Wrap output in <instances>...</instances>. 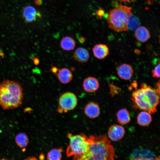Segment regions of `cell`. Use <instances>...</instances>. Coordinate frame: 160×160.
<instances>
[{
	"mask_svg": "<svg viewBox=\"0 0 160 160\" xmlns=\"http://www.w3.org/2000/svg\"><path fill=\"white\" fill-rule=\"evenodd\" d=\"M88 137L89 145L87 152L74 156L73 160H113L114 149L105 135H91Z\"/></svg>",
	"mask_w": 160,
	"mask_h": 160,
	"instance_id": "6da1fadb",
	"label": "cell"
},
{
	"mask_svg": "<svg viewBox=\"0 0 160 160\" xmlns=\"http://www.w3.org/2000/svg\"><path fill=\"white\" fill-rule=\"evenodd\" d=\"M159 95L155 89L142 83L140 88L135 89L132 93L133 106L151 114H153L157 111L159 102Z\"/></svg>",
	"mask_w": 160,
	"mask_h": 160,
	"instance_id": "7a4b0ae2",
	"label": "cell"
},
{
	"mask_svg": "<svg viewBox=\"0 0 160 160\" xmlns=\"http://www.w3.org/2000/svg\"><path fill=\"white\" fill-rule=\"evenodd\" d=\"M23 98V89L19 83L5 80L0 84V105L4 109L17 107L21 104Z\"/></svg>",
	"mask_w": 160,
	"mask_h": 160,
	"instance_id": "3957f363",
	"label": "cell"
},
{
	"mask_svg": "<svg viewBox=\"0 0 160 160\" xmlns=\"http://www.w3.org/2000/svg\"><path fill=\"white\" fill-rule=\"evenodd\" d=\"M131 7L120 4L109 11L107 23L110 28L117 32L128 30V23L133 15Z\"/></svg>",
	"mask_w": 160,
	"mask_h": 160,
	"instance_id": "277c9868",
	"label": "cell"
},
{
	"mask_svg": "<svg viewBox=\"0 0 160 160\" xmlns=\"http://www.w3.org/2000/svg\"><path fill=\"white\" fill-rule=\"evenodd\" d=\"M67 136L69 140L66 152L68 157L81 155L87 152L89 145V137L84 134L73 135L70 133Z\"/></svg>",
	"mask_w": 160,
	"mask_h": 160,
	"instance_id": "5b68a950",
	"label": "cell"
},
{
	"mask_svg": "<svg viewBox=\"0 0 160 160\" xmlns=\"http://www.w3.org/2000/svg\"><path fill=\"white\" fill-rule=\"evenodd\" d=\"M59 107L57 109L60 113H66L74 109L77 106L78 100L76 95L70 92L62 95L59 99Z\"/></svg>",
	"mask_w": 160,
	"mask_h": 160,
	"instance_id": "8992f818",
	"label": "cell"
},
{
	"mask_svg": "<svg viewBox=\"0 0 160 160\" xmlns=\"http://www.w3.org/2000/svg\"><path fill=\"white\" fill-rule=\"evenodd\" d=\"M125 133L124 127L120 125L113 124L108 129V135L112 141H116L122 139Z\"/></svg>",
	"mask_w": 160,
	"mask_h": 160,
	"instance_id": "52a82bcc",
	"label": "cell"
},
{
	"mask_svg": "<svg viewBox=\"0 0 160 160\" xmlns=\"http://www.w3.org/2000/svg\"><path fill=\"white\" fill-rule=\"evenodd\" d=\"M134 71L132 67L126 63L121 65L117 70V74L119 76L124 80H128L132 77Z\"/></svg>",
	"mask_w": 160,
	"mask_h": 160,
	"instance_id": "ba28073f",
	"label": "cell"
},
{
	"mask_svg": "<svg viewBox=\"0 0 160 160\" xmlns=\"http://www.w3.org/2000/svg\"><path fill=\"white\" fill-rule=\"evenodd\" d=\"M99 86L98 80L93 77H88L85 79L83 82V87L88 92L92 93L95 92L98 89Z\"/></svg>",
	"mask_w": 160,
	"mask_h": 160,
	"instance_id": "9c48e42d",
	"label": "cell"
},
{
	"mask_svg": "<svg viewBox=\"0 0 160 160\" xmlns=\"http://www.w3.org/2000/svg\"><path fill=\"white\" fill-rule=\"evenodd\" d=\"M84 113L88 118L95 119L99 116L100 113V108L97 104L93 102H90L85 106Z\"/></svg>",
	"mask_w": 160,
	"mask_h": 160,
	"instance_id": "30bf717a",
	"label": "cell"
},
{
	"mask_svg": "<svg viewBox=\"0 0 160 160\" xmlns=\"http://www.w3.org/2000/svg\"><path fill=\"white\" fill-rule=\"evenodd\" d=\"M94 56L98 59H104L109 55V49L105 44H99L95 45L92 49Z\"/></svg>",
	"mask_w": 160,
	"mask_h": 160,
	"instance_id": "8fae6325",
	"label": "cell"
},
{
	"mask_svg": "<svg viewBox=\"0 0 160 160\" xmlns=\"http://www.w3.org/2000/svg\"><path fill=\"white\" fill-rule=\"evenodd\" d=\"M37 11L33 7L28 6L23 8L22 17L25 23H29L35 21L37 18Z\"/></svg>",
	"mask_w": 160,
	"mask_h": 160,
	"instance_id": "7c38bea8",
	"label": "cell"
},
{
	"mask_svg": "<svg viewBox=\"0 0 160 160\" xmlns=\"http://www.w3.org/2000/svg\"><path fill=\"white\" fill-rule=\"evenodd\" d=\"M73 56L77 61L83 63L88 61L90 55L87 49L83 47H79L75 51Z\"/></svg>",
	"mask_w": 160,
	"mask_h": 160,
	"instance_id": "4fadbf2b",
	"label": "cell"
},
{
	"mask_svg": "<svg viewBox=\"0 0 160 160\" xmlns=\"http://www.w3.org/2000/svg\"><path fill=\"white\" fill-rule=\"evenodd\" d=\"M135 35L136 39L142 43L146 42L150 36L149 30L143 26H139L136 29Z\"/></svg>",
	"mask_w": 160,
	"mask_h": 160,
	"instance_id": "5bb4252c",
	"label": "cell"
},
{
	"mask_svg": "<svg viewBox=\"0 0 160 160\" xmlns=\"http://www.w3.org/2000/svg\"><path fill=\"white\" fill-rule=\"evenodd\" d=\"M57 77L60 82L63 84H66L72 80L73 74L69 69L64 68L59 71L57 74Z\"/></svg>",
	"mask_w": 160,
	"mask_h": 160,
	"instance_id": "9a60e30c",
	"label": "cell"
},
{
	"mask_svg": "<svg viewBox=\"0 0 160 160\" xmlns=\"http://www.w3.org/2000/svg\"><path fill=\"white\" fill-rule=\"evenodd\" d=\"M137 157L150 159L154 160H156L157 158L151 151L146 149L134 150L131 154V159Z\"/></svg>",
	"mask_w": 160,
	"mask_h": 160,
	"instance_id": "2e32d148",
	"label": "cell"
},
{
	"mask_svg": "<svg viewBox=\"0 0 160 160\" xmlns=\"http://www.w3.org/2000/svg\"><path fill=\"white\" fill-rule=\"evenodd\" d=\"M137 124L140 126H146L148 125L152 121L151 114L149 113L143 111L138 115L137 119Z\"/></svg>",
	"mask_w": 160,
	"mask_h": 160,
	"instance_id": "e0dca14e",
	"label": "cell"
},
{
	"mask_svg": "<svg viewBox=\"0 0 160 160\" xmlns=\"http://www.w3.org/2000/svg\"><path fill=\"white\" fill-rule=\"evenodd\" d=\"M60 45L63 49L66 51H71L73 50L75 47L76 42L72 37L65 36L61 39Z\"/></svg>",
	"mask_w": 160,
	"mask_h": 160,
	"instance_id": "ac0fdd59",
	"label": "cell"
},
{
	"mask_svg": "<svg viewBox=\"0 0 160 160\" xmlns=\"http://www.w3.org/2000/svg\"><path fill=\"white\" fill-rule=\"evenodd\" d=\"M118 121L122 125H125L130 121L131 118L128 111L123 108L119 110L116 114Z\"/></svg>",
	"mask_w": 160,
	"mask_h": 160,
	"instance_id": "d6986e66",
	"label": "cell"
},
{
	"mask_svg": "<svg viewBox=\"0 0 160 160\" xmlns=\"http://www.w3.org/2000/svg\"><path fill=\"white\" fill-rule=\"evenodd\" d=\"M28 140L27 135L23 133H18L15 137V141L16 144L21 148H25L27 146Z\"/></svg>",
	"mask_w": 160,
	"mask_h": 160,
	"instance_id": "ffe728a7",
	"label": "cell"
},
{
	"mask_svg": "<svg viewBox=\"0 0 160 160\" xmlns=\"http://www.w3.org/2000/svg\"><path fill=\"white\" fill-rule=\"evenodd\" d=\"M62 149L54 148L51 150L47 153V160H61Z\"/></svg>",
	"mask_w": 160,
	"mask_h": 160,
	"instance_id": "44dd1931",
	"label": "cell"
},
{
	"mask_svg": "<svg viewBox=\"0 0 160 160\" xmlns=\"http://www.w3.org/2000/svg\"><path fill=\"white\" fill-rule=\"evenodd\" d=\"M140 24L139 19L133 15L130 17L128 23V29L133 30L138 27Z\"/></svg>",
	"mask_w": 160,
	"mask_h": 160,
	"instance_id": "7402d4cb",
	"label": "cell"
},
{
	"mask_svg": "<svg viewBox=\"0 0 160 160\" xmlns=\"http://www.w3.org/2000/svg\"><path fill=\"white\" fill-rule=\"evenodd\" d=\"M160 60H159L158 64L155 66L152 71V75L153 77L157 78L160 77Z\"/></svg>",
	"mask_w": 160,
	"mask_h": 160,
	"instance_id": "603a6c76",
	"label": "cell"
},
{
	"mask_svg": "<svg viewBox=\"0 0 160 160\" xmlns=\"http://www.w3.org/2000/svg\"><path fill=\"white\" fill-rule=\"evenodd\" d=\"M105 10L102 8L98 9L96 12V15L100 18H101L104 16Z\"/></svg>",
	"mask_w": 160,
	"mask_h": 160,
	"instance_id": "cb8c5ba5",
	"label": "cell"
},
{
	"mask_svg": "<svg viewBox=\"0 0 160 160\" xmlns=\"http://www.w3.org/2000/svg\"><path fill=\"white\" fill-rule=\"evenodd\" d=\"M160 80H159L156 84L155 89L157 92L160 94Z\"/></svg>",
	"mask_w": 160,
	"mask_h": 160,
	"instance_id": "d4e9b609",
	"label": "cell"
},
{
	"mask_svg": "<svg viewBox=\"0 0 160 160\" xmlns=\"http://www.w3.org/2000/svg\"><path fill=\"white\" fill-rule=\"evenodd\" d=\"M116 1H117L120 2H127L128 3H131L132 2H134L135 0H113Z\"/></svg>",
	"mask_w": 160,
	"mask_h": 160,
	"instance_id": "484cf974",
	"label": "cell"
},
{
	"mask_svg": "<svg viewBox=\"0 0 160 160\" xmlns=\"http://www.w3.org/2000/svg\"><path fill=\"white\" fill-rule=\"evenodd\" d=\"M130 160H153V159H150L142 158L137 157V158H131L130 159Z\"/></svg>",
	"mask_w": 160,
	"mask_h": 160,
	"instance_id": "4316f807",
	"label": "cell"
},
{
	"mask_svg": "<svg viewBox=\"0 0 160 160\" xmlns=\"http://www.w3.org/2000/svg\"><path fill=\"white\" fill-rule=\"evenodd\" d=\"M23 160H38L35 157L31 156L27 157Z\"/></svg>",
	"mask_w": 160,
	"mask_h": 160,
	"instance_id": "83f0119b",
	"label": "cell"
},
{
	"mask_svg": "<svg viewBox=\"0 0 160 160\" xmlns=\"http://www.w3.org/2000/svg\"><path fill=\"white\" fill-rule=\"evenodd\" d=\"M34 2L35 4L38 6L41 5L42 3V0H35Z\"/></svg>",
	"mask_w": 160,
	"mask_h": 160,
	"instance_id": "f1b7e54d",
	"label": "cell"
},
{
	"mask_svg": "<svg viewBox=\"0 0 160 160\" xmlns=\"http://www.w3.org/2000/svg\"><path fill=\"white\" fill-rule=\"evenodd\" d=\"M33 61L34 62V63L36 65L38 64L39 62V59L35 57H34L33 59Z\"/></svg>",
	"mask_w": 160,
	"mask_h": 160,
	"instance_id": "f546056e",
	"label": "cell"
},
{
	"mask_svg": "<svg viewBox=\"0 0 160 160\" xmlns=\"http://www.w3.org/2000/svg\"><path fill=\"white\" fill-rule=\"evenodd\" d=\"M85 41L84 38L83 37H81L80 39V41L81 42H83Z\"/></svg>",
	"mask_w": 160,
	"mask_h": 160,
	"instance_id": "4dcf8cb0",
	"label": "cell"
},
{
	"mask_svg": "<svg viewBox=\"0 0 160 160\" xmlns=\"http://www.w3.org/2000/svg\"><path fill=\"white\" fill-rule=\"evenodd\" d=\"M0 160H12V159H0Z\"/></svg>",
	"mask_w": 160,
	"mask_h": 160,
	"instance_id": "1f68e13d",
	"label": "cell"
},
{
	"mask_svg": "<svg viewBox=\"0 0 160 160\" xmlns=\"http://www.w3.org/2000/svg\"><path fill=\"white\" fill-rule=\"evenodd\" d=\"M156 160H160V157L159 156L157 158Z\"/></svg>",
	"mask_w": 160,
	"mask_h": 160,
	"instance_id": "d6a6232c",
	"label": "cell"
}]
</instances>
